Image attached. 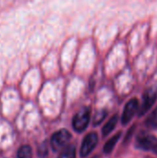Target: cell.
<instances>
[{
    "label": "cell",
    "mask_w": 157,
    "mask_h": 158,
    "mask_svg": "<svg viewBox=\"0 0 157 158\" xmlns=\"http://www.w3.org/2000/svg\"><path fill=\"white\" fill-rule=\"evenodd\" d=\"M90 115L91 109L89 107H83L74 116L72 124L76 131L81 132L88 127L90 122Z\"/></svg>",
    "instance_id": "cell-1"
},
{
    "label": "cell",
    "mask_w": 157,
    "mask_h": 158,
    "mask_svg": "<svg viewBox=\"0 0 157 158\" xmlns=\"http://www.w3.org/2000/svg\"><path fill=\"white\" fill-rule=\"evenodd\" d=\"M71 139V134L67 130H60L55 132L51 138V146L54 151L64 149Z\"/></svg>",
    "instance_id": "cell-2"
},
{
    "label": "cell",
    "mask_w": 157,
    "mask_h": 158,
    "mask_svg": "<svg viewBox=\"0 0 157 158\" xmlns=\"http://www.w3.org/2000/svg\"><path fill=\"white\" fill-rule=\"evenodd\" d=\"M136 146L145 151H155L157 153V138L147 133H141L136 140Z\"/></svg>",
    "instance_id": "cell-3"
},
{
    "label": "cell",
    "mask_w": 157,
    "mask_h": 158,
    "mask_svg": "<svg viewBox=\"0 0 157 158\" xmlns=\"http://www.w3.org/2000/svg\"><path fill=\"white\" fill-rule=\"evenodd\" d=\"M156 98L157 92L155 89L149 88L148 90H146L145 93L143 94V104H142V106L140 108L138 116L143 117L145 113H147L151 109L153 105L155 103Z\"/></svg>",
    "instance_id": "cell-4"
},
{
    "label": "cell",
    "mask_w": 157,
    "mask_h": 158,
    "mask_svg": "<svg viewBox=\"0 0 157 158\" xmlns=\"http://www.w3.org/2000/svg\"><path fill=\"white\" fill-rule=\"evenodd\" d=\"M97 143H98L97 133L92 132V133L86 135L83 142H82V144H81V156L82 157H86L87 156H89L92 153V151L95 148Z\"/></svg>",
    "instance_id": "cell-5"
},
{
    "label": "cell",
    "mask_w": 157,
    "mask_h": 158,
    "mask_svg": "<svg viewBox=\"0 0 157 158\" xmlns=\"http://www.w3.org/2000/svg\"><path fill=\"white\" fill-rule=\"evenodd\" d=\"M138 108H139V101L136 98H132L126 104L121 117V122L123 125H127L132 119V118L138 111Z\"/></svg>",
    "instance_id": "cell-6"
},
{
    "label": "cell",
    "mask_w": 157,
    "mask_h": 158,
    "mask_svg": "<svg viewBox=\"0 0 157 158\" xmlns=\"http://www.w3.org/2000/svg\"><path fill=\"white\" fill-rule=\"evenodd\" d=\"M121 131H119V132H118L117 134H115L109 141H107L106 142V143L105 144V146H104V152H105V154H106V155H108V154H110L112 151H113V149H114V147H115V145L117 144V143H118V141L119 140V138L121 137Z\"/></svg>",
    "instance_id": "cell-7"
},
{
    "label": "cell",
    "mask_w": 157,
    "mask_h": 158,
    "mask_svg": "<svg viewBox=\"0 0 157 158\" xmlns=\"http://www.w3.org/2000/svg\"><path fill=\"white\" fill-rule=\"evenodd\" d=\"M118 115H115L107 121V123L104 126V128L102 130L104 136H107L115 129V127L118 123Z\"/></svg>",
    "instance_id": "cell-8"
},
{
    "label": "cell",
    "mask_w": 157,
    "mask_h": 158,
    "mask_svg": "<svg viewBox=\"0 0 157 158\" xmlns=\"http://www.w3.org/2000/svg\"><path fill=\"white\" fill-rule=\"evenodd\" d=\"M59 158H76V147L73 144L66 146L62 150Z\"/></svg>",
    "instance_id": "cell-9"
},
{
    "label": "cell",
    "mask_w": 157,
    "mask_h": 158,
    "mask_svg": "<svg viewBox=\"0 0 157 158\" xmlns=\"http://www.w3.org/2000/svg\"><path fill=\"white\" fill-rule=\"evenodd\" d=\"M145 125L150 129H157V107L147 118Z\"/></svg>",
    "instance_id": "cell-10"
},
{
    "label": "cell",
    "mask_w": 157,
    "mask_h": 158,
    "mask_svg": "<svg viewBox=\"0 0 157 158\" xmlns=\"http://www.w3.org/2000/svg\"><path fill=\"white\" fill-rule=\"evenodd\" d=\"M32 151L29 145H22L17 154V158H31Z\"/></svg>",
    "instance_id": "cell-11"
},
{
    "label": "cell",
    "mask_w": 157,
    "mask_h": 158,
    "mask_svg": "<svg viewBox=\"0 0 157 158\" xmlns=\"http://www.w3.org/2000/svg\"><path fill=\"white\" fill-rule=\"evenodd\" d=\"M107 115V112L105 110H101V111H98L94 117V119H93V125H98L100 124L104 119L106 117Z\"/></svg>",
    "instance_id": "cell-12"
},
{
    "label": "cell",
    "mask_w": 157,
    "mask_h": 158,
    "mask_svg": "<svg viewBox=\"0 0 157 158\" xmlns=\"http://www.w3.org/2000/svg\"><path fill=\"white\" fill-rule=\"evenodd\" d=\"M135 129H136V125H133V126L129 130V131H128V133H127V135H126V137H125V139H124V143H128V142L130 140V138H131V136H132V134H133Z\"/></svg>",
    "instance_id": "cell-13"
},
{
    "label": "cell",
    "mask_w": 157,
    "mask_h": 158,
    "mask_svg": "<svg viewBox=\"0 0 157 158\" xmlns=\"http://www.w3.org/2000/svg\"><path fill=\"white\" fill-rule=\"evenodd\" d=\"M38 153H39L40 156H44L47 154V145H46V143H43V145L39 148Z\"/></svg>",
    "instance_id": "cell-14"
},
{
    "label": "cell",
    "mask_w": 157,
    "mask_h": 158,
    "mask_svg": "<svg viewBox=\"0 0 157 158\" xmlns=\"http://www.w3.org/2000/svg\"><path fill=\"white\" fill-rule=\"evenodd\" d=\"M93 158H100L99 156H94V157H93Z\"/></svg>",
    "instance_id": "cell-15"
},
{
    "label": "cell",
    "mask_w": 157,
    "mask_h": 158,
    "mask_svg": "<svg viewBox=\"0 0 157 158\" xmlns=\"http://www.w3.org/2000/svg\"><path fill=\"white\" fill-rule=\"evenodd\" d=\"M148 158H151V157H148Z\"/></svg>",
    "instance_id": "cell-16"
}]
</instances>
